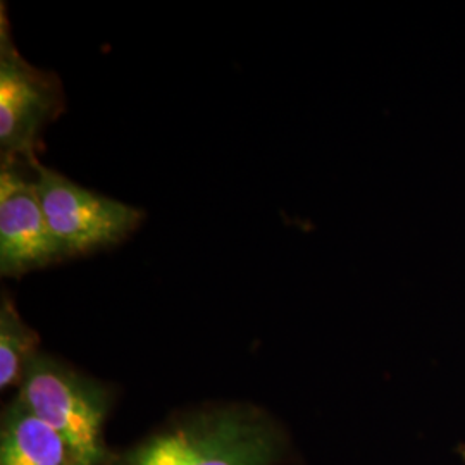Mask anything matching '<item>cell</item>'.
I'll return each mask as SVG.
<instances>
[{"mask_svg":"<svg viewBox=\"0 0 465 465\" xmlns=\"http://www.w3.org/2000/svg\"><path fill=\"white\" fill-rule=\"evenodd\" d=\"M0 465H71L63 438L16 397L2 412Z\"/></svg>","mask_w":465,"mask_h":465,"instance_id":"cell-6","label":"cell"},{"mask_svg":"<svg viewBox=\"0 0 465 465\" xmlns=\"http://www.w3.org/2000/svg\"><path fill=\"white\" fill-rule=\"evenodd\" d=\"M282 436L271 417L243 405L192 412L138 443L113 465H276Z\"/></svg>","mask_w":465,"mask_h":465,"instance_id":"cell-1","label":"cell"},{"mask_svg":"<svg viewBox=\"0 0 465 465\" xmlns=\"http://www.w3.org/2000/svg\"><path fill=\"white\" fill-rule=\"evenodd\" d=\"M34 176L50 232L64 257L117 245L145 217L142 209L84 188L38 161Z\"/></svg>","mask_w":465,"mask_h":465,"instance_id":"cell-4","label":"cell"},{"mask_svg":"<svg viewBox=\"0 0 465 465\" xmlns=\"http://www.w3.org/2000/svg\"><path fill=\"white\" fill-rule=\"evenodd\" d=\"M64 109L57 74L17 52L5 4L0 5V157L2 164L36 163L40 134Z\"/></svg>","mask_w":465,"mask_h":465,"instance_id":"cell-3","label":"cell"},{"mask_svg":"<svg viewBox=\"0 0 465 465\" xmlns=\"http://www.w3.org/2000/svg\"><path fill=\"white\" fill-rule=\"evenodd\" d=\"M34 164L7 163L0 169V272L4 276H21L64 259L44 214Z\"/></svg>","mask_w":465,"mask_h":465,"instance_id":"cell-5","label":"cell"},{"mask_svg":"<svg viewBox=\"0 0 465 465\" xmlns=\"http://www.w3.org/2000/svg\"><path fill=\"white\" fill-rule=\"evenodd\" d=\"M38 332L26 324L9 295L0 302V388L19 386L30 361L38 353Z\"/></svg>","mask_w":465,"mask_h":465,"instance_id":"cell-7","label":"cell"},{"mask_svg":"<svg viewBox=\"0 0 465 465\" xmlns=\"http://www.w3.org/2000/svg\"><path fill=\"white\" fill-rule=\"evenodd\" d=\"M17 397L66 443L71 465H113L104 428L111 390L64 361L38 351L25 371Z\"/></svg>","mask_w":465,"mask_h":465,"instance_id":"cell-2","label":"cell"}]
</instances>
